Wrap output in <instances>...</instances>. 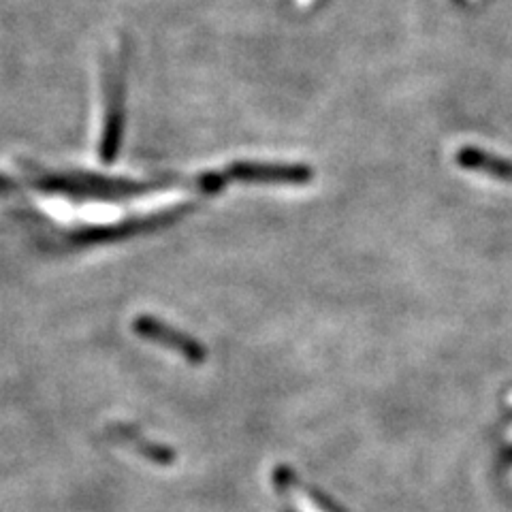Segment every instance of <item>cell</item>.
<instances>
[{
  "label": "cell",
  "instance_id": "6da1fadb",
  "mask_svg": "<svg viewBox=\"0 0 512 512\" xmlns=\"http://www.w3.org/2000/svg\"><path fill=\"white\" fill-rule=\"evenodd\" d=\"M30 180H32V184H37L43 190L64 192V195H73V197H99V199L135 197V195H143V192H150V190H156V188L167 184V182L139 184V182L101 178V175H90V173L58 175V173H50V171L30 173Z\"/></svg>",
  "mask_w": 512,
  "mask_h": 512
},
{
  "label": "cell",
  "instance_id": "7a4b0ae2",
  "mask_svg": "<svg viewBox=\"0 0 512 512\" xmlns=\"http://www.w3.org/2000/svg\"><path fill=\"white\" fill-rule=\"evenodd\" d=\"M124 60H118L114 67L107 71V86H105V126L101 137L99 156L103 163H114L118 150L122 146V133H124Z\"/></svg>",
  "mask_w": 512,
  "mask_h": 512
},
{
  "label": "cell",
  "instance_id": "3957f363",
  "mask_svg": "<svg viewBox=\"0 0 512 512\" xmlns=\"http://www.w3.org/2000/svg\"><path fill=\"white\" fill-rule=\"evenodd\" d=\"M133 329L135 333L141 335V338L180 352V355L190 363L201 365L207 359V348H203L195 338H190V335L165 325L163 320L152 318V316H139L133 320Z\"/></svg>",
  "mask_w": 512,
  "mask_h": 512
},
{
  "label": "cell",
  "instance_id": "277c9868",
  "mask_svg": "<svg viewBox=\"0 0 512 512\" xmlns=\"http://www.w3.org/2000/svg\"><path fill=\"white\" fill-rule=\"evenodd\" d=\"M229 180L256 184H308L314 171L308 165H278V163H233L224 169Z\"/></svg>",
  "mask_w": 512,
  "mask_h": 512
},
{
  "label": "cell",
  "instance_id": "5b68a950",
  "mask_svg": "<svg viewBox=\"0 0 512 512\" xmlns=\"http://www.w3.org/2000/svg\"><path fill=\"white\" fill-rule=\"evenodd\" d=\"M455 160H457V165L463 169L491 175V178H495V180L512 182V160L493 156V154H489L485 150H478V148H461L457 152Z\"/></svg>",
  "mask_w": 512,
  "mask_h": 512
},
{
  "label": "cell",
  "instance_id": "8992f818",
  "mask_svg": "<svg viewBox=\"0 0 512 512\" xmlns=\"http://www.w3.org/2000/svg\"><path fill=\"white\" fill-rule=\"evenodd\" d=\"M111 434H114L118 440L131 444L143 457H148L154 463H160V466H169V463H173V459H175V453L171 451V448L160 446L156 442H150L148 438H143L135 427L114 425L111 427Z\"/></svg>",
  "mask_w": 512,
  "mask_h": 512
}]
</instances>
